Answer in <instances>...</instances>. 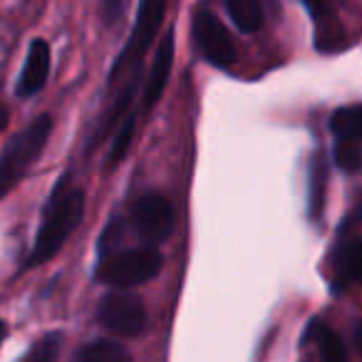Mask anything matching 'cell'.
I'll return each instance as SVG.
<instances>
[{
    "label": "cell",
    "mask_w": 362,
    "mask_h": 362,
    "mask_svg": "<svg viewBox=\"0 0 362 362\" xmlns=\"http://www.w3.org/2000/svg\"><path fill=\"white\" fill-rule=\"evenodd\" d=\"M305 340L315 342L317 350H320L322 362H347V350H345V345H342V340L330 330V327L322 325L320 320L313 322Z\"/></svg>",
    "instance_id": "30bf717a"
},
{
    "label": "cell",
    "mask_w": 362,
    "mask_h": 362,
    "mask_svg": "<svg viewBox=\"0 0 362 362\" xmlns=\"http://www.w3.org/2000/svg\"><path fill=\"white\" fill-rule=\"evenodd\" d=\"M226 11L241 33H258L263 28L261 0H226Z\"/></svg>",
    "instance_id": "7c38bea8"
},
{
    "label": "cell",
    "mask_w": 362,
    "mask_h": 362,
    "mask_svg": "<svg viewBox=\"0 0 362 362\" xmlns=\"http://www.w3.org/2000/svg\"><path fill=\"white\" fill-rule=\"evenodd\" d=\"M132 226L144 246H159L174 231V209L159 194H146L132 206Z\"/></svg>",
    "instance_id": "5b68a950"
},
{
    "label": "cell",
    "mask_w": 362,
    "mask_h": 362,
    "mask_svg": "<svg viewBox=\"0 0 362 362\" xmlns=\"http://www.w3.org/2000/svg\"><path fill=\"white\" fill-rule=\"evenodd\" d=\"M85 214V194L72 189V192H55L50 206H47L45 221L35 238V246L28 258V266H40V263L50 261L65 241L72 236L77 226L82 221Z\"/></svg>",
    "instance_id": "6da1fadb"
},
{
    "label": "cell",
    "mask_w": 362,
    "mask_h": 362,
    "mask_svg": "<svg viewBox=\"0 0 362 362\" xmlns=\"http://www.w3.org/2000/svg\"><path fill=\"white\" fill-rule=\"evenodd\" d=\"M161 263L164 258L154 246L132 248V251H122L105 258L97 268V278L112 288H134L156 278Z\"/></svg>",
    "instance_id": "3957f363"
},
{
    "label": "cell",
    "mask_w": 362,
    "mask_h": 362,
    "mask_svg": "<svg viewBox=\"0 0 362 362\" xmlns=\"http://www.w3.org/2000/svg\"><path fill=\"white\" fill-rule=\"evenodd\" d=\"M75 362H132V355L115 340H95L77 352Z\"/></svg>",
    "instance_id": "4fadbf2b"
},
{
    "label": "cell",
    "mask_w": 362,
    "mask_h": 362,
    "mask_svg": "<svg viewBox=\"0 0 362 362\" xmlns=\"http://www.w3.org/2000/svg\"><path fill=\"white\" fill-rule=\"evenodd\" d=\"M8 119H11V115H8V110L6 107H0V132L6 129L8 127Z\"/></svg>",
    "instance_id": "44dd1931"
},
{
    "label": "cell",
    "mask_w": 362,
    "mask_h": 362,
    "mask_svg": "<svg viewBox=\"0 0 362 362\" xmlns=\"http://www.w3.org/2000/svg\"><path fill=\"white\" fill-rule=\"evenodd\" d=\"M325 184H327V166L322 159V151H315L310 161V176H308V209L310 216L317 218L325 206Z\"/></svg>",
    "instance_id": "8fae6325"
},
{
    "label": "cell",
    "mask_w": 362,
    "mask_h": 362,
    "mask_svg": "<svg viewBox=\"0 0 362 362\" xmlns=\"http://www.w3.org/2000/svg\"><path fill=\"white\" fill-rule=\"evenodd\" d=\"M3 340H6V322L0 320V342H3Z\"/></svg>",
    "instance_id": "7402d4cb"
},
{
    "label": "cell",
    "mask_w": 362,
    "mask_h": 362,
    "mask_svg": "<svg viewBox=\"0 0 362 362\" xmlns=\"http://www.w3.org/2000/svg\"><path fill=\"white\" fill-rule=\"evenodd\" d=\"M171 65H174V30L166 33L154 60H151L149 77H146V85H144V97H141V110L144 112H149L159 102V97L164 95L166 82H169L171 75Z\"/></svg>",
    "instance_id": "ba28073f"
},
{
    "label": "cell",
    "mask_w": 362,
    "mask_h": 362,
    "mask_svg": "<svg viewBox=\"0 0 362 362\" xmlns=\"http://www.w3.org/2000/svg\"><path fill=\"white\" fill-rule=\"evenodd\" d=\"M335 164L340 171L355 176L362 174V144L352 139H337L335 146Z\"/></svg>",
    "instance_id": "9a60e30c"
},
{
    "label": "cell",
    "mask_w": 362,
    "mask_h": 362,
    "mask_svg": "<svg viewBox=\"0 0 362 362\" xmlns=\"http://www.w3.org/2000/svg\"><path fill=\"white\" fill-rule=\"evenodd\" d=\"M50 132L52 117L40 115L21 134H16L8 141V146L3 149V156H0V199L6 197L13 187H18V181L28 174L33 161L42 154L47 139H50Z\"/></svg>",
    "instance_id": "7a4b0ae2"
},
{
    "label": "cell",
    "mask_w": 362,
    "mask_h": 362,
    "mask_svg": "<svg viewBox=\"0 0 362 362\" xmlns=\"http://www.w3.org/2000/svg\"><path fill=\"white\" fill-rule=\"evenodd\" d=\"M330 127L337 139H352L362 144V105L337 110L330 119Z\"/></svg>",
    "instance_id": "5bb4252c"
},
{
    "label": "cell",
    "mask_w": 362,
    "mask_h": 362,
    "mask_svg": "<svg viewBox=\"0 0 362 362\" xmlns=\"http://www.w3.org/2000/svg\"><path fill=\"white\" fill-rule=\"evenodd\" d=\"M47 75H50V47H47L45 40H35L30 45L21 82H18V95L21 97L37 95L45 87Z\"/></svg>",
    "instance_id": "9c48e42d"
},
{
    "label": "cell",
    "mask_w": 362,
    "mask_h": 362,
    "mask_svg": "<svg viewBox=\"0 0 362 362\" xmlns=\"http://www.w3.org/2000/svg\"><path fill=\"white\" fill-rule=\"evenodd\" d=\"M124 11V0H105V21L115 23Z\"/></svg>",
    "instance_id": "ffe728a7"
},
{
    "label": "cell",
    "mask_w": 362,
    "mask_h": 362,
    "mask_svg": "<svg viewBox=\"0 0 362 362\" xmlns=\"http://www.w3.org/2000/svg\"><path fill=\"white\" fill-rule=\"evenodd\" d=\"M303 6L310 11V16L313 18H325V16H330L332 13V6H335V0H303Z\"/></svg>",
    "instance_id": "d6986e66"
},
{
    "label": "cell",
    "mask_w": 362,
    "mask_h": 362,
    "mask_svg": "<svg viewBox=\"0 0 362 362\" xmlns=\"http://www.w3.org/2000/svg\"><path fill=\"white\" fill-rule=\"evenodd\" d=\"M337 266H340V271L345 273L350 281L362 283V238L342 246L340 258H337Z\"/></svg>",
    "instance_id": "2e32d148"
},
{
    "label": "cell",
    "mask_w": 362,
    "mask_h": 362,
    "mask_svg": "<svg viewBox=\"0 0 362 362\" xmlns=\"http://www.w3.org/2000/svg\"><path fill=\"white\" fill-rule=\"evenodd\" d=\"M100 322L115 335H139L146 325L144 303H141V298L132 296V293H110L100 303Z\"/></svg>",
    "instance_id": "8992f818"
},
{
    "label": "cell",
    "mask_w": 362,
    "mask_h": 362,
    "mask_svg": "<svg viewBox=\"0 0 362 362\" xmlns=\"http://www.w3.org/2000/svg\"><path fill=\"white\" fill-rule=\"evenodd\" d=\"M60 332H50L42 340H37L21 362H57L60 360Z\"/></svg>",
    "instance_id": "e0dca14e"
},
{
    "label": "cell",
    "mask_w": 362,
    "mask_h": 362,
    "mask_svg": "<svg viewBox=\"0 0 362 362\" xmlns=\"http://www.w3.org/2000/svg\"><path fill=\"white\" fill-rule=\"evenodd\" d=\"M132 136H134V115H129L124 122H122L119 132H117L115 141H112V149H110V156H107V164L117 166L122 159H124L127 151H129Z\"/></svg>",
    "instance_id": "ac0fdd59"
},
{
    "label": "cell",
    "mask_w": 362,
    "mask_h": 362,
    "mask_svg": "<svg viewBox=\"0 0 362 362\" xmlns=\"http://www.w3.org/2000/svg\"><path fill=\"white\" fill-rule=\"evenodd\" d=\"M194 37L202 50L204 60L216 67H231L236 62V45L228 35L226 25L214 13L199 11L194 18Z\"/></svg>",
    "instance_id": "52a82bcc"
},
{
    "label": "cell",
    "mask_w": 362,
    "mask_h": 362,
    "mask_svg": "<svg viewBox=\"0 0 362 362\" xmlns=\"http://www.w3.org/2000/svg\"><path fill=\"white\" fill-rule=\"evenodd\" d=\"M164 13H166V0H139L134 30H132L122 55L117 57L115 67L110 72V80L119 77V72L134 70L139 65V60L144 57V52L149 50L151 40H154L156 30H159L161 21H164Z\"/></svg>",
    "instance_id": "277c9868"
}]
</instances>
